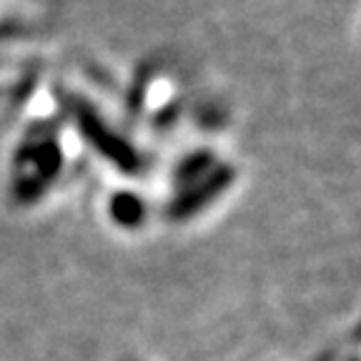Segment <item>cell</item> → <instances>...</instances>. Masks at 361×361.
Masks as SVG:
<instances>
[{
    "mask_svg": "<svg viewBox=\"0 0 361 361\" xmlns=\"http://www.w3.org/2000/svg\"><path fill=\"white\" fill-rule=\"evenodd\" d=\"M216 166V156L211 151H193L188 153L173 171V180L176 186H191L196 180H201L203 176L209 173L211 169Z\"/></svg>",
    "mask_w": 361,
    "mask_h": 361,
    "instance_id": "5b68a950",
    "label": "cell"
},
{
    "mask_svg": "<svg viewBox=\"0 0 361 361\" xmlns=\"http://www.w3.org/2000/svg\"><path fill=\"white\" fill-rule=\"evenodd\" d=\"M73 121L80 133H83V138L88 141V146L96 153H101L111 166H116V169L123 171V173H138V171L143 169L141 153L135 151L88 101L75 98Z\"/></svg>",
    "mask_w": 361,
    "mask_h": 361,
    "instance_id": "6da1fadb",
    "label": "cell"
},
{
    "mask_svg": "<svg viewBox=\"0 0 361 361\" xmlns=\"http://www.w3.org/2000/svg\"><path fill=\"white\" fill-rule=\"evenodd\" d=\"M233 178H236V171H233L231 166L216 164L201 180H196V183L186 186L183 191L178 193V196L173 198V201H171L169 216L173 221L191 219L193 214H198V211L206 209L211 201H216L221 193L228 191V188H231V183H233Z\"/></svg>",
    "mask_w": 361,
    "mask_h": 361,
    "instance_id": "7a4b0ae2",
    "label": "cell"
},
{
    "mask_svg": "<svg viewBox=\"0 0 361 361\" xmlns=\"http://www.w3.org/2000/svg\"><path fill=\"white\" fill-rule=\"evenodd\" d=\"M316 361H336V356H334V351H324Z\"/></svg>",
    "mask_w": 361,
    "mask_h": 361,
    "instance_id": "52a82bcc",
    "label": "cell"
},
{
    "mask_svg": "<svg viewBox=\"0 0 361 361\" xmlns=\"http://www.w3.org/2000/svg\"><path fill=\"white\" fill-rule=\"evenodd\" d=\"M45 188H48V183L40 180L38 176H20V178H16V183H13V198H16L18 203H35V201H40Z\"/></svg>",
    "mask_w": 361,
    "mask_h": 361,
    "instance_id": "8992f818",
    "label": "cell"
},
{
    "mask_svg": "<svg viewBox=\"0 0 361 361\" xmlns=\"http://www.w3.org/2000/svg\"><path fill=\"white\" fill-rule=\"evenodd\" d=\"M108 211H111V219L123 228H138L146 221V201L133 191L113 193Z\"/></svg>",
    "mask_w": 361,
    "mask_h": 361,
    "instance_id": "277c9868",
    "label": "cell"
},
{
    "mask_svg": "<svg viewBox=\"0 0 361 361\" xmlns=\"http://www.w3.org/2000/svg\"><path fill=\"white\" fill-rule=\"evenodd\" d=\"M16 166H33L40 180L51 183L63 169V148L58 146L56 138H38V141H28L16 153Z\"/></svg>",
    "mask_w": 361,
    "mask_h": 361,
    "instance_id": "3957f363",
    "label": "cell"
}]
</instances>
